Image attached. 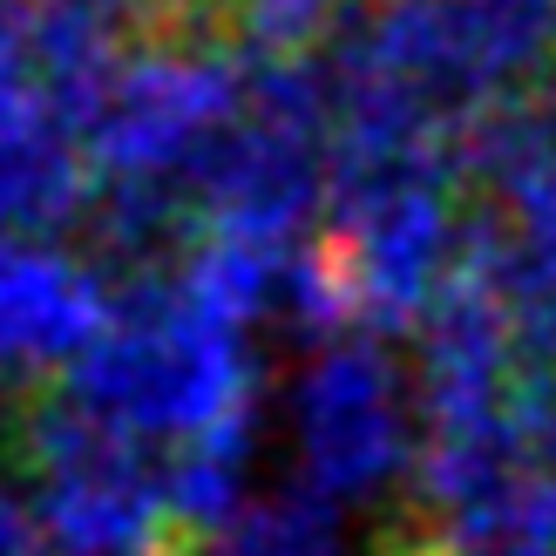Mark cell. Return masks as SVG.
<instances>
[{
  "mask_svg": "<svg viewBox=\"0 0 556 556\" xmlns=\"http://www.w3.org/2000/svg\"><path fill=\"white\" fill-rule=\"evenodd\" d=\"M14 455L48 549L62 556H198L204 543L177 516L170 468L150 434L96 414L68 387H35L14 407Z\"/></svg>",
  "mask_w": 556,
  "mask_h": 556,
  "instance_id": "1",
  "label": "cell"
},
{
  "mask_svg": "<svg viewBox=\"0 0 556 556\" xmlns=\"http://www.w3.org/2000/svg\"><path fill=\"white\" fill-rule=\"evenodd\" d=\"M305 482L332 503L380 495L414 462V421L401 367L374 340H332L299 380Z\"/></svg>",
  "mask_w": 556,
  "mask_h": 556,
  "instance_id": "2",
  "label": "cell"
},
{
  "mask_svg": "<svg viewBox=\"0 0 556 556\" xmlns=\"http://www.w3.org/2000/svg\"><path fill=\"white\" fill-rule=\"evenodd\" d=\"M109 319H116V278L96 258L0 231V374L75 367L109 332Z\"/></svg>",
  "mask_w": 556,
  "mask_h": 556,
  "instance_id": "3",
  "label": "cell"
},
{
  "mask_svg": "<svg viewBox=\"0 0 556 556\" xmlns=\"http://www.w3.org/2000/svg\"><path fill=\"white\" fill-rule=\"evenodd\" d=\"M340 0H225V41L258 62H299L326 35Z\"/></svg>",
  "mask_w": 556,
  "mask_h": 556,
  "instance_id": "4",
  "label": "cell"
}]
</instances>
